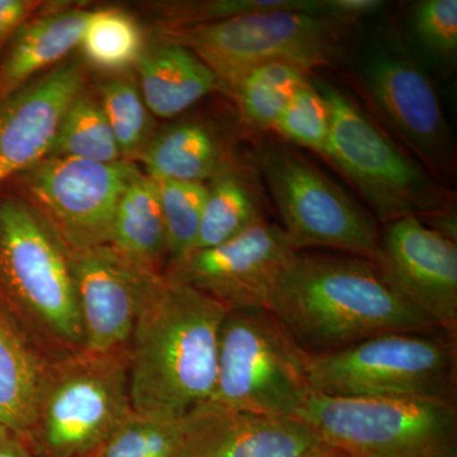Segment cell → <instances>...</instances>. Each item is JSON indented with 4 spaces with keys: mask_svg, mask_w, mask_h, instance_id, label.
Here are the masks:
<instances>
[{
    "mask_svg": "<svg viewBox=\"0 0 457 457\" xmlns=\"http://www.w3.org/2000/svg\"><path fill=\"white\" fill-rule=\"evenodd\" d=\"M270 311L312 354L393 333L442 332L375 262L342 253L299 252L279 279Z\"/></svg>",
    "mask_w": 457,
    "mask_h": 457,
    "instance_id": "6da1fadb",
    "label": "cell"
},
{
    "mask_svg": "<svg viewBox=\"0 0 457 457\" xmlns=\"http://www.w3.org/2000/svg\"><path fill=\"white\" fill-rule=\"evenodd\" d=\"M228 309L163 273L144 300L129 345L132 409L179 420L212 399Z\"/></svg>",
    "mask_w": 457,
    "mask_h": 457,
    "instance_id": "7a4b0ae2",
    "label": "cell"
},
{
    "mask_svg": "<svg viewBox=\"0 0 457 457\" xmlns=\"http://www.w3.org/2000/svg\"><path fill=\"white\" fill-rule=\"evenodd\" d=\"M314 84L330 113L323 156L359 191L376 220L384 225L405 218L425 221L456 212L453 192L400 149L356 99L333 84Z\"/></svg>",
    "mask_w": 457,
    "mask_h": 457,
    "instance_id": "3957f363",
    "label": "cell"
},
{
    "mask_svg": "<svg viewBox=\"0 0 457 457\" xmlns=\"http://www.w3.org/2000/svg\"><path fill=\"white\" fill-rule=\"evenodd\" d=\"M0 299L29 337L66 353L84 350L71 266L50 228L20 196L0 188Z\"/></svg>",
    "mask_w": 457,
    "mask_h": 457,
    "instance_id": "277c9868",
    "label": "cell"
},
{
    "mask_svg": "<svg viewBox=\"0 0 457 457\" xmlns=\"http://www.w3.org/2000/svg\"><path fill=\"white\" fill-rule=\"evenodd\" d=\"M348 26L318 14L270 11L162 29L158 38L191 50L230 92L245 71L266 62H286L306 73L341 64L351 51Z\"/></svg>",
    "mask_w": 457,
    "mask_h": 457,
    "instance_id": "5b68a950",
    "label": "cell"
},
{
    "mask_svg": "<svg viewBox=\"0 0 457 457\" xmlns=\"http://www.w3.org/2000/svg\"><path fill=\"white\" fill-rule=\"evenodd\" d=\"M131 411L129 351L71 352L46 363L26 438L38 457H84Z\"/></svg>",
    "mask_w": 457,
    "mask_h": 457,
    "instance_id": "8992f818",
    "label": "cell"
},
{
    "mask_svg": "<svg viewBox=\"0 0 457 457\" xmlns=\"http://www.w3.org/2000/svg\"><path fill=\"white\" fill-rule=\"evenodd\" d=\"M306 374L321 395L456 400L457 343L442 332L378 336L306 353Z\"/></svg>",
    "mask_w": 457,
    "mask_h": 457,
    "instance_id": "52a82bcc",
    "label": "cell"
},
{
    "mask_svg": "<svg viewBox=\"0 0 457 457\" xmlns=\"http://www.w3.org/2000/svg\"><path fill=\"white\" fill-rule=\"evenodd\" d=\"M296 418L350 457H456L457 400L312 393Z\"/></svg>",
    "mask_w": 457,
    "mask_h": 457,
    "instance_id": "ba28073f",
    "label": "cell"
},
{
    "mask_svg": "<svg viewBox=\"0 0 457 457\" xmlns=\"http://www.w3.org/2000/svg\"><path fill=\"white\" fill-rule=\"evenodd\" d=\"M257 162L282 230L297 252L332 249L378 262V220L320 168L279 141L261 144Z\"/></svg>",
    "mask_w": 457,
    "mask_h": 457,
    "instance_id": "9c48e42d",
    "label": "cell"
},
{
    "mask_svg": "<svg viewBox=\"0 0 457 457\" xmlns=\"http://www.w3.org/2000/svg\"><path fill=\"white\" fill-rule=\"evenodd\" d=\"M312 393L306 352L272 312H228L210 400L237 411L296 418Z\"/></svg>",
    "mask_w": 457,
    "mask_h": 457,
    "instance_id": "30bf717a",
    "label": "cell"
},
{
    "mask_svg": "<svg viewBox=\"0 0 457 457\" xmlns=\"http://www.w3.org/2000/svg\"><path fill=\"white\" fill-rule=\"evenodd\" d=\"M131 161L46 156L3 187L22 198L66 251L110 243L117 204L139 173Z\"/></svg>",
    "mask_w": 457,
    "mask_h": 457,
    "instance_id": "8fae6325",
    "label": "cell"
},
{
    "mask_svg": "<svg viewBox=\"0 0 457 457\" xmlns=\"http://www.w3.org/2000/svg\"><path fill=\"white\" fill-rule=\"evenodd\" d=\"M360 79L372 106L394 135L435 179L453 176L455 141L431 78L411 51L387 33L370 45Z\"/></svg>",
    "mask_w": 457,
    "mask_h": 457,
    "instance_id": "7c38bea8",
    "label": "cell"
},
{
    "mask_svg": "<svg viewBox=\"0 0 457 457\" xmlns=\"http://www.w3.org/2000/svg\"><path fill=\"white\" fill-rule=\"evenodd\" d=\"M297 253L282 228L267 220L222 245L192 252L165 273L228 311H270L279 279Z\"/></svg>",
    "mask_w": 457,
    "mask_h": 457,
    "instance_id": "4fadbf2b",
    "label": "cell"
},
{
    "mask_svg": "<svg viewBox=\"0 0 457 457\" xmlns=\"http://www.w3.org/2000/svg\"><path fill=\"white\" fill-rule=\"evenodd\" d=\"M64 252L79 303L84 350L128 352L144 300L163 273L144 269L108 245Z\"/></svg>",
    "mask_w": 457,
    "mask_h": 457,
    "instance_id": "5bb4252c",
    "label": "cell"
},
{
    "mask_svg": "<svg viewBox=\"0 0 457 457\" xmlns=\"http://www.w3.org/2000/svg\"><path fill=\"white\" fill-rule=\"evenodd\" d=\"M378 269L445 335L457 337V243L420 219L389 222L381 231Z\"/></svg>",
    "mask_w": 457,
    "mask_h": 457,
    "instance_id": "9a60e30c",
    "label": "cell"
},
{
    "mask_svg": "<svg viewBox=\"0 0 457 457\" xmlns=\"http://www.w3.org/2000/svg\"><path fill=\"white\" fill-rule=\"evenodd\" d=\"M323 444L297 418L237 411L207 400L179 418L176 457H306Z\"/></svg>",
    "mask_w": 457,
    "mask_h": 457,
    "instance_id": "2e32d148",
    "label": "cell"
},
{
    "mask_svg": "<svg viewBox=\"0 0 457 457\" xmlns=\"http://www.w3.org/2000/svg\"><path fill=\"white\" fill-rule=\"evenodd\" d=\"M79 60H66L0 104V188L49 155L60 122L84 90Z\"/></svg>",
    "mask_w": 457,
    "mask_h": 457,
    "instance_id": "e0dca14e",
    "label": "cell"
},
{
    "mask_svg": "<svg viewBox=\"0 0 457 457\" xmlns=\"http://www.w3.org/2000/svg\"><path fill=\"white\" fill-rule=\"evenodd\" d=\"M90 14L84 9H62L27 20L0 56V104L79 46Z\"/></svg>",
    "mask_w": 457,
    "mask_h": 457,
    "instance_id": "ac0fdd59",
    "label": "cell"
},
{
    "mask_svg": "<svg viewBox=\"0 0 457 457\" xmlns=\"http://www.w3.org/2000/svg\"><path fill=\"white\" fill-rule=\"evenodd\" d=\"M137 66L147 110L162 119L185 112L210 93L221 89L212 69L176 42L158 38L145 47Z\"/></svg>",
    "mask_w": 457,
    "mask_h": 457,
    "instance_id": "d6986e66",
    "label": "cell"
},
{
    "mask_svg": "<svg viewBox=\"0 0 457 457\" xmlns=\"http://www.w3.org/2000/svg\"><path fill=\"white\" fill-rule=\"evenodd\" d=\"M46 361L0 299V425L26 436L37 411Z\"/></svg>",
    "mask_w": 457,
    "mask_h": 457,
    "instance_id": "ffe728a7",
    "label": "cell"
},
{
    "mask_svg": "<svg viewBox=\"0 0 457 457\" xmlns=\"http://www.w3.org/2000/svg\"><path fill=\"white\" fill-rule=\"evenodd\" d=\"M108 245L144 269L165 273L167 231L158 188L155 180L141 171L120 198Z\"/></svg>",
    "mask_w": 457,
    "mask_h": 457,
    "instance_id": "44dd1931",
    "label": "cell"
},
{
    "mask_svg": "<svg viewBox=\"0 0 457 457\" xmlns=\"http://www.w3.org/2000/svg\"><path fill=\"white\" fill-rule=\"evenodd\" d=\"M154 180L204 183L231 163L215 135L203 123L180 122L152 137L140 155Z\"/></svg>",
    "mask_w": 457,
    "mask_h": 457,
    "instance_id": "7402d4cb",
    "label": "cell"
},
{
    "mask_svg": "<svg viewBox=\"0 0 457 457\" xmlns=\"http://www.w3.org/2000/svg\"><path fill=\"white\" fill-rule=\"evenodd\" d=\"M263 221V200L253 177L230 165L207 186L194 252L222 245Z\"/></svg>",
    "mask_w": 457,
    "mask_h": 457,
    "instance_id": "603a6c76",
    "label": "cell"
},
{
    "mask_svg": "<svg viewBox=\"0 0 457 457\" xmlns=\"http://www.w3.org/2000/svg\"><path fill=\"white\" fill-rule=\"evenodd\" d=\"M309 78L286 62H266L245 71L233 88L243 121L255 130H272L296 89Z\"/></svg>",
    "mask_w": 457,
    "mask_h": 457,
    "instance_id": "cb8c5ba5",
    "label": "cell"
},
{
    "mask_svg": "<svg viewBox=\"0 0 457 457\" xmlns=\"http://www.w3.org/2000/svg\"><path fill=\"white\" fill-rule=\"evenodd\" d=\"M96 163L122 161L99 98L80 92L68 107L49 155Z\"/></svg>",
    "mask_w": 457,
    "mask_h": 457,
    "instance_id": "d4e9b609",
    "label": "cell"
},
{
    "mask_svg": "<svg viewBox=\"0 0 457 457\" xmlns=\"http://www.w3.org/2000/svg\"><path fill=\"white\" fill-rule=\"evenodd\" d=\"M79 46L88 64L107 73H120L137 65L145 50L139 23L114 8L92 12Z\"/></svg>",
    "mask_w": 457,
    "mask_h": 457,
    "instance_id": "484cf974",
    "label": "cell"
},
{
    "mask_svg": "<svg viewBox=\"0 0 457 457\" xmlns=\"http://www.w3.org/2000/svg\"><path fill=\"white\" fill-rule=\"evenodd\" d=\"M168 243V267L194 252L207 196L206 183L155 180Z\"/></svg>",
    "mask_w": 457,
    "mask_h": 457,
    "instance_id": "4316f807",
    "label": "cell"
},
{
    "mask_svg": "<svg viewBox=\"0 0 457 457\" xmlns=\"http://www.w3.org/2000/svg\"><path fill=\"white\" fill-rule=\"evenodd\" d=\"M99 102L122 159L140 158L152 140V117L140 89L131 80L116 78L101 87Z\"/></svg>",
    "mask_w": 457,
    "mask_h": 457,
    "instance_id": "83f0119b",
    "label": "cell"
},
{
    "mask_svg": "<svg viewBox=\"0 0 457 457\" xmlns=\"http://www.w3.org/2000/svg\"><path fill=\"white\" fill-rule=\"evenodd\" d=\"M179 420L144 416L132 409L116 429L84 457H176Z\"/></svg>",
    "mask_w": 457,
    "mask_h": 457,
    "instance_id": "f1b7e54d",
    "label": "cell"
},
{
    "mask_svg": "<svg viewBox=\"0 0 457 457\" xmlns=\"http://www.w3.org/2000/svg\"><path fill=\"white\" fill-rule=\"evenodd\" d=\"M329 129V107L308 78L294 93L272 130L295 145L308 147L323 155Z\"/></svg>",
    "mask_w": 457,
    "mask_h": 457,
    "instance_id": "f546056e",
    "label": "cell"
},
{
    "mask_svg": "<svg viewBox=\"0 0 457 457\" xmlns=\"http://www.w3.org/2000/svg\"><path fill=\"white\" fill-rule=\"evenodd\" d=\"M411 32L420 46L442 64L455 65L457 56L456 0H423L411 17Z\"/></svg>",
    "mask_w": 457,
    "mask_h": 457,
    "instance_id": "4dcf8cb0",
    "label": "cell"
},
{
    "mask_svg": "<svg viewBox=\"0 0 457 457\" xmlns=\"http://www.w3.org/2000/svg\"><path fill=\"white\" fill-rule=\"evenodd\" d=\"M40 8L29 0H0V56L14 32Z\"/></svg>",
    "mask_w": 457,
    "mask_h": 457,
    "instance_id": "1f68e13d",
    "label": "cell"
},
{
    "mask_svg": "<svg viewBox=\"0 0 457 457\" xmlns=\"http://www.w3.org/2000/svg\"><path fill=\"white\" fill-rule=\"evenodd\" d=\"M326 16L351 25L361 17L380 11L386 4L380 0H326Z\"/></svg>",
    "mask_w": 457,
    "mask_h": 457,
    "instance_id": "d6a6232c",
    "label": "cell"
},
{
    "mask_svg": "<svg viewBox=\"0 0 457 457\" xmlns=\"http://www.w3.org/2000/svg\"><path fill=\"white\" fill-rule=\"evenodd\" d=\"M0 457H36L25 436L0 425Z\"/></svg>",
    "mask_w": 457,
    "mask_h": 457,
    "instance_id": "836d02e7",
    "label": "cell"
},
{
    "mask_svg": "<svg viewBox=\"0 0 457 457\" xmlns=\"http://www.w3.org/2000/svg\"><path fill=\"white\" fill-rule=\"evenodd\" d=\"M336 449H333L329 445L323 444L321 446H319L317 450L312 451V453H309L306 457H333L335 455Z\"/></svg>",
    "mask_w": 457,
    "mask_h": 457,
    "instance_id": "e575fe53",
    "label": "cell"
},
{
    "mask_svg": "<svg viewBox=\"0 0 457 457\" xmlns=\"http://www.w3.org/2000/svg\"><path fill=\"white\" fill-rule=\"evenodd\" d=\"M333 457H350V456L345 455V453H339L338 450H336L335 455H333Z\"/></svg>",
    "mask_w": 457,
    "mask_h": 457,
    "instance_id": "d590c367",
    "label": "cell"
}]
</instances>
